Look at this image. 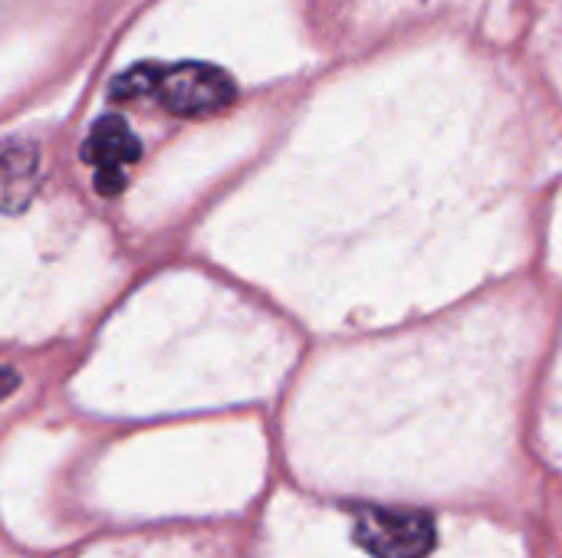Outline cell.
I'll use <instances>...</instances> for the list:
<instances>
[{"mask_svg": "<svg viewBox=\"0 0 562 558\" xmlns=\"http://www.w3.org/2000/svg\"><path fill=\"white\" fill-rule=\"evenodd\" d=\"M112 99H155L181 118H207L237 99L234 79L211 62L135 66L112 82Z\"/></svg>", "mask_w": 562, "mask_h": 558, "instance_id": "cell-2", "label": "cell"}, {"mask_svg": "<svg viewBox=\"0 0 562 558\" xmlns=\"http://www.w3.org/2000/svg\"><path fill=\"white\" fill-rule=\"evenodd\" d=\"M267 558H540L537 523L491 510L290 500Z\"/></svg>", "mask_w": 562, "mask_h": 558, "instance_id": "cell-1", "label": "cell"}, {"mask_svg": "<svg viewBox=\"0 0 562 558\" xmlns=\"http://www.w3.org/2000/svg\"><path fill=\"white\" fill-rule=\"evenodd\" d=\"M557 549H560V553H562V526H560V546H557Z\"/></svg>", "mask_w": 562, "mask_h": 558, "instance_id": "cell-7", "label": "cell"}, {"mask_svg": "<svg viewBox=\"0 0 562 558\" xmlns=\"http://www.w3.org/2000/svg\"><path fill=\"white\" fill-rule=\"evenodd\" d=\"M16 385H20V375H16L13 368L0 365V401H3V398H10V395L16 391Z\"/></svg>", "mask_w": 562, "mask_h": 558, "instance_id": "cell-5", "label": "cell"}, {"mask_svg": "<svg viewBox=\"0 0 562 558\" xmlns=\"http://www.w3.org/2000/svg\"><path fill=\"white\" fill-rule=\"evenodd\" d=\"M40 184V151L33 141H0V210H23Z\"/></svg>", "mask_w": 562, "mask_h": 558, "instance_id": "cell-4", "label": "cell"}, {"mask_svg": "<svg viewBox=\"0 0 562 558\" xmlns=\"http://www.w3.org/2000/svg\"><path fill=\"white\" fill-rule=\"evenodd\" d=\"M543 558H562V553H560V549H557V546H553V549H550V553H547V556H543Z\"/></svg>", "mask_w": 562, "mask_h": 558, "instance_id": "cell-6", "label": "cell"}, {"mask_svg": "<svg viewBox=\"0 0 562 558\" xmlns=\"http://www.w3.org/2000/svg\"><path fill=\"white\" fill-rule=\"evenodd\" d=\"M82 158L95 168V191L119 194L125 187V168L142 158V141L122 115H102L86 135Z\"/></svg>", "mask_w": 562, "mask_h": 558, "instance_id": "cell-3", "label": "cell"}]
</instances>
